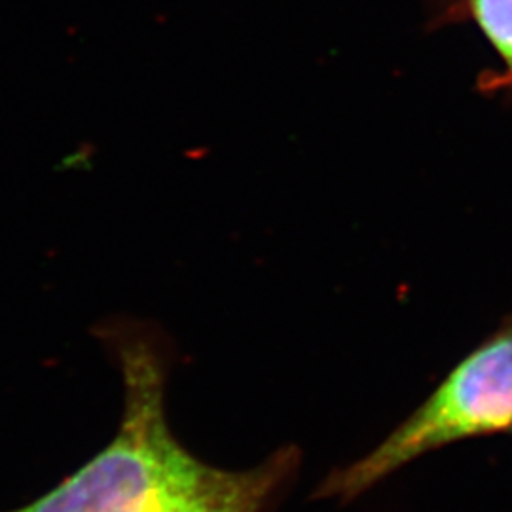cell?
<instances>
[{"label":"cell","instance_id":"277c9868","mask_svg":"<svg viewBox=\"0 0 512 512\" xmlns=\"http://www.w3.org/2000/svg\"><path fill=\"white\" fill-rule=\"evenodd\" d=\"M465 10L501 55L512 84V0H463Z\"/></svg>","mask_w":512,"mask_h":512},{"label":"cell","instance_id":"7a4b0ae2","mask_svg":"<svg viewBox=\"0 0 512 512\" xmlns=\"http://www.w3.org/2000/svg\"><path fill=\"white\" fill-rule=\"evenodd\" d=\"M512 429V315L467 355L376 448L330 473L315 497L344 503L366 494L412 461L459 440Z\"/></svg>","mask_w":512,"mask_h":512},{"label":"cell","instance_id":"3957f363","mask_svg":"<svg viewBox=\"0 0 512 512\" xmlns=\"http://www.w3.org/2000/svg\"><path fill=\"white\" fill-rule=\"evenodd\" d=\"M294 463L289 452H281L249 471H220L203 465L198 475L167 495L154 512H262Z\"/></svg>","mask_w":512,"mask_h":512},{"label":"cell","instance_id":"6da1fadb","mask_svg":"<svg viewBox=\"0 0 512 512\" xmlns=\"http://www.w3.org/2000/svg\"><path fill=\"white\" fill-rule=\"evenodd\" d=\"M120 431L52 492L10 512H154L203 465L171 435L164 370L147 351H124Z\"/></svg>","mask_w":512,"mask_h":512}]
</instances>
